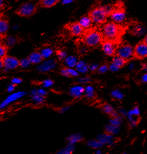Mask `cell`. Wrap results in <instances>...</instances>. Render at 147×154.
<instances>
[{
	"label": "cell",
	"mask_w": 147,
	"mask_h": 154,
	"mask_svg": "<svg viewBox=\"0 0 147 154\" xmlns=\"http://www.w3.org/2000/svg\"><path fill=\"white\" fill-rule=\"evenodd\" d=\"M100 31L102 34L104 40L118 44L125 32V30L120 24L111 21L104 24Z\"/></svg>",
	"instance_id": "obj_1"
},
{
	"label": "cell",
	"mask_w": 147,
	"mask_h": 154,
	"mask_svg": "<svg viewBox=\"0 0 147 154\" xmlns=\"http://www.w3.org/2000/svg\"><path fill=\"white\" fill-rule=\"evenodd\" d=\"M83 40L87 47H95L101 45L104 38L100 30L91 28L85 31L83 35Z\"/></svg>",
	"instance_id": "obj_2"
},
{
	"label": "cell",
	"mask_w": 147,
	"mask_h": 154,
	"mask_svg": "<svg viewBox=\"0 0 147 154\" xmlns=\"http://www.w3.org/2000/svg\"><path fill=\"white\" fill-rule=\"evenodd\" d=\"M93 23L97 25H104L107 23L108 17L102 6H96L92 8L88 12V15Z\"/></svg>",
	"instance_id": "obj_3"
},
{
	"label": "cell",
	"mask_w": 147,
	"mask_h": 154,
	"mask_svg": "<svg viewBox=\"0 0 147 154\" xmlns=\"http://www.w3.org/2000/svg\"><path fill=\"white\" fill-rule=\"evenodd\" d=\"M37 6L31 2L23 3L16 9L15 14L20 17H30L37 12Z\"/></svg>",
	"instance_id": "obj_4"
},
{
	"label": "cell",
	"mask_w": 147,
	"mask_h": 154,
	"mask_svg": "<svg viewBox=\"0 0 147 154\" xmlns=\"http://www.w3.org/2000/svg\"><path fill=\"white\" fill-rule=\"evenodd\" d=\"M116 55L130 62L134 59V47L129 43L120 44L117 46Z\"/></svg>",
	"instance_id": "obj_5"
},
{
	"label": "cell",
	"mask_w": 147,
	"mask_h": 154,
	"mask_svg": "<svg viewBox=\"0 0 147 154\" xmlns=\"http://www.w3.org/2000/svg\"><path fill=\"white\" fill-rule=\"evenodd\" d=\"M147 58V45L141 40L134 47V59L143 60Z\"/></svg>",
	"instance_id": "obj_6"
},
{
	"label": "cell",
	"mask_w": 147,
	"mask_h": 154,
	"mask_svg": "<svg viewBox=\"0 0 147 154\" xmlns=\"http://www.w3.org/2000/svg\"><path fill=\"white\" fill-rule=\"evenodd\" d=\"M110 17L112 21L115 23L117 24L123 23L126 19L125 10L123 7L119 6L117 8H115L114 10Z\"/></svg>",
	"instance_id": "obj_7"
},
{
	"label": "cell",
	"mask_w": 147,
	"mask_h": 154,
	"mask_svg": "<svg viewBox=\"0 0 147 154\" xmlns=\"http://www.w3.org/2000/svg\"><path fill=\"white\" fill-rule=\"evenodd\" d=\"M117 45V44L113 42L104 40L101 44V48L104 53L106 55L114 57L116 55V50L118 46Z\"/></svg>",
	"instance_id": "obj_8"
},
{
	"label": "cell",
	"mask_w": 147,
	"mask_h": 154,
	"mask_svg": "<svg viewBox=\"0 0 147 154\" xmlns=\"http://www.w3.org/2000/svg\"><path fill=\"white\" fill-rule=\"evenodd\" d=\"M1 59H2L3 62L4 68L8 69H15L20 67V60L14 56L7 55Z\"/></svg>",
	"instance_id": "obj_9"
},
{
	"label": "cell",
	"mask_w": 147,
	"mask_h": 154,
	"mask_svg": "<svg viewBox=\"0 0 147 154\" xmlns=\"http://www.w3.org/2000/svg\"><path fill=\"white\" fill-rule=\"evenodd\" d=\"M67 28L70 32V34L75 37H78L83 35L85 30L80 25L78 22L72 23L67 26Z\"/></svg>",
	"instance_id": "obj_10"
},
{
	"label": "cell",
	"mask_w": 147,
	"mask_h": 154,
	"mask_svg": "<svg viewBox=\"0 0 147 154\" xmlns=\"http://www.w3.org/2000/svg\"><path fill=\"white\" fill-rule=\"evenodd\" d=\"M57 66V62L54 59H49L43 62L37 68V70L40 73H46L50 72Z\"/></svg>",
	"instance_id": "obj_11"
},
{
	"label": "cell",
	"mask_w": 147,
	"mask_h": 154,
	"mask_svg": "<svg viewBox=\"0 0 147 154\" xmlns=\"http://www.w3.org/2000/svg\"><path fill=\"white\" fill-rule=\"evenodd\" d=\"M25 94H26V93L24 92H18L14 93L13 94H10L5 100L2 102L0 105L1 109L6 108L9 104L17 100L19 98H21Z\"/></svg>",
	"instance_id": "obj_12"
},
{
	"label": "cell",
	"mask_w": 147,
	"mask_h": 154,
	"mask_svg": "<svg viewBox=\"0 0 147 154\" xmlns=\"http://www.w3.org/2000/svg\"><path fill=\"white\" fill-rule=\"evenodd\" d=\"M96 139L100 142L101 144L104 145L108 146H113L115 144V140L113 135H110L108 133L105 132L101 133L97 136Z\"/></svg>",
	"instance_id": "obj_13"
},
{
	"label": "cell",
	"mask_w": 147,
	"mask_h": 154,
	"mask_svg": "<svg viewBox=\"0 0 147 154\" xmlns=\"http://www.w3.org/2000/svg\"><path fill=\"white\" fill-rule=\"evenodd\" d=\"M85 88L81 85H75L71 87L70 89V94L75 98H78L82 97L85 93Z\"/></svg>",
	"instance_id": "obj_14"
},
{
	"label": "cell",
	"mask_w": 147,
	"mask_h": 154,
	"mask_svg": "<svg viewBox=\"0 0 147 154\" xmlns=\"http://www.w3.org/2000/svg\"><path fill=\"white\" fill-rule=\"evenodd\" d=\"M145 29L141 23H135L133 25L130 29V34L132 36H140L144 33Z\"/></svg>",
	"instance_id": "obj_15"
},
{
	"label": "cell",
	"mask_w": 147,
	"mask_h": 154,
	"mask_svg": "<svg viewBox=\"0 0 147 154\" xmlns=\"http://www.w3.org/2000/svg\"><path fill=\"white\" fill-rule=\"evenodd\" d=\"M78 23L85 30V31L91 29L93 23L91 19L88 15L82 16L79 19Z\"/></svg>",
	"instance_id": "obj_16"
},
{
	"label": "cell",
	"mask_w": 147,
	"mask_h": 154,
	"mask_svg": "<svg viewBox=\"0 0 147 154\" xmlns=\"http://www.w3.org/2000/svg\"><path fill=\"white\" fill-rule=\"evenodd\" d=\"M8 28V21L6 19L1 18L0 20V34L1 38H5L6 37V33Z\"/></svg>",
	"instance_id": "obj_17"
},
{
	"label": "cell",
	"mask_w": 147,
	"mask_h": 154,
	"mask_svg": "<svg viewBox=\"0 0 147 154\" xmlns=\"http://www.w3.org/2000/svg\"><path fill=\"white\" fill-rule=\"evenodd\" d=\"M84 139L83 136L79 133H76L68 136L67 141L69 144L75 145L76 144L82 141Z\"/></svg>",
	"instance_id": "obj_18"
},
{
	"label": "cell",
	"mask_w": 147,
	"mask_h": 154,
	"mask_svg": "<svg viewBox=\"0 0 147 154\" xmlns=\"http://www.w3.org/2000/svg\"><path fill=\"white\" fill-rule=\"evenodd\" d=\"M28 59L31 64H38L40 63L41 64L44 60L40 52H34L31 53L29 55Z\"/></svg>",
	"instance_id": "obj_19"
},
{
	"label": "cell",
	"mask_w": 147,
	"mask_h": 154,
	"mask_svg": "<svg viewBox=\"0 0 147 154\" xmlns=\"http://www.w3.org/2000/svg\"><path fill=\"white\" fill-rule=\"evenodd\" d=\"M58 2L59 0H41L39 1L37 5L43 8H51L54 7Z\"/></svg>",
	"instance_id": "obj_20"
},
{
	"label": "cell",
	"mask_w": 147,
	"mask_h": 154,
	"mask_svg": "<svg viewBox=\"0 0 147 154\" xmlns=\"http://www.w3.org/2000/svg\"><path fill=\"white\" fill-rule=\"evenodd\" d=\"M129 62V61L126 60L119 56L115 55V56L113 57L111 63L114 65H115L119 69H121L124 67Z\"/></svg>",
	"instance_id": "obj_21"
},
{
	"label": "cell",
	"mask_w": 147,
	"mask_h": 154,
	"mask_svg": "<svg viewBox=\"0 0 147 154\" xmlns=\"http://www.w3.org/2000/svg\"><path fill=\"white\" fill-rule=\"evenodd\" d=\"M76 70L79 73L85 74L89 70V65L82 60H79L76 67Z\"/></svg>",
	"instance_id": "obj_22"
},
{
	"label": "cell",
	"mask_w": 147,
	"mask_h": 154,
	"mask_svg": "<svg viewBox=\"0 0 147 154\" xmlns=\"http://www.w3.org/2000/svg\"><path fill=\"white\" fill-rule=\"evenodd\" d=\"M78 62V61L77 60V58L75 56H72V55L67 56V58L64 61L67 67L70 68H76Z\"/></svg>",
	"instance_id": "obj_23"
},
{
	"label": "cell",
	"mask_w": 147,
	"mask_h": 154,
	"mask_svg": "<svg viewBox=\"0 0 147 154\" xmlns=\"http://www.w3.org/2000/svg\"><path fill=\"white\" fill-rule=\"evenodd\" d=\"M75 150V145L68 144L67 145L57 151L55 154H72Z\"/></svg>",
	"instance_id": "obj_24"
},
{
	"label": "cell",
	"mask_w": 147,
	"mask_h": 154,
	"mask_svg": "<svg viewBox=\"0 0 147 154\" xmlns=\"http://www.w3.org/2000/svg\"><path fill=\"white\" fill-rule=\"evenodd\" d=\"M105 130L106 133L114 136L115 135L118 134L120 132V127L115 126L109 123L105 126Z\"/></svg>",
	"instance_id": "obj_25"
},
{
	"label": "cell",
	"mask_w": 147,
	"mask_h": 154,
	"mask_svg": "<svg viewBox=\"0 0 147 154\" xmlns=\"http://www.w3.org/2000/svg\"><path fill=\"white\" fill-rule=\"evenodd\" d=\"M5 39L4 43L3 44L7 46L8 49L14 46L18 41V38L15 36H6Z\"/></svg>",
	"instance_id": "obj_26"
},
{
	"label": "cell",
	"mask_w": 147,
	"mask_h": 154,
	"mask_svg": "<svg viewBox=\"0 0 147 154\" xmlns=\"http://www.w3.org/2000/svg\"><path fill=\"white\" fill-rule=\"evenodd\" d=\"M40 53L44 59H47L49 58L53 54V50L51 47L46 46L40 50Z\"/></svg>",
	"instance_id": "obj_27"
},
{
	"label": "cell",
	"mask_w": 147,
	"mask_h": 154,
	"mask_svg": "<svg viewBox=\"0 0 147 154\" xmlns=\"http://www.w3.org/2000/svg\"><path fill=\"white\" fill-rule=\"evenodd\" d=\"M86 145L91 148L95 150L100 149L103 146L96 139H91L88 140L86 142Z\"/></svg>",
	"instance_id": "obj_28"
},
{
	"label": "cell",
	"mask_w": 147,
	"mask_h": 154,
	"mask_svg": "<svg viewBox=\"0 0 147 154\" xmlns=\"http://www.w3.org/2000/svg\"><path fill=\"white\" fill-rule=\"evenodd\" d=\"M86 97L88 99H92L95 96V89L93 87L88 85L85 88V93Z\"/></svg>",
	"instance_id": "obj_29"
},
{
	"label": "cell",
	"mask_w": 147,
	"mask_h": 154,
	"mask_svg": "<svg viewBox=\"0 0 147 154\" xmlns=\"http://www.w3.org/2000/svg\"><path fill=\"white\" fill-rule=\"evenodd\" d=\"M102 111L106 115L111 116L115 111L113 108V107L108 103H105L102 106Z\"/></svg>",
	"instance_id": "obj_30"
},
{
	"label": "cell",
	"mask_w": 147,
	"mask_h": 154,
	"mask_svg": "<svg viewBox=\"0 0 147 154\" xmlns=\"http://www.w3.org/2000/svg\"><path fill=\"white\" fill-rule=\"evenodd\" d=\"M32 100L33 102L37 104H43L46 101V97L40 96L39 94H37L33 97H32Z\"/></svg>",
	"instance_id": "obj_31"
},
{
	"label": "cell",
	"mask_w": 147,
	"mask_h": 154,
	"mask_svg": "<svg viewBox=\"0 0 147 154\" xmlns=\"http://www.w3.org/2000/svg\"><path fill=\"white\" fill-rule=\"evenodd\" d=\"M8 49V48L5 44H1V45L0 46V58H1V59H2V58H3L7 56Z\"/></svg>",
	"instance_id": "obj_32"
},
{
	"label": "cell",
	"mask_w": 147,
	"mask_h": 154,
	"mask_svg": "<svg viewBox=\"0 0 147 154\" xmlns=\"http://www.w3.org/2000/svg\"><path fill=\"white\" fill-rule=\"evenodd\" d=\"M57 56L59 60L60 61H64V60L67 57V53L62 50H59L57 51Z\"/></svg>",
	"instance_id": "obj_33"
},
{
	"label": "cell",
	"mask_w": 147,
	"mask_h": 154,
	"mask_svg": "<svg viewBox=\"0 0 147 154\" xmlns=\"http://www.w3.org/2000/svg\"><path fill=\"white\" fill-rule=\"evenodd\" d=\"M121 123H122V120L120 117L111 118L109 121L110 124L113 126H117V127H120Z\"/></svg>",
	"instance_id": "obj_34"
},
{
	"label": "cell",
	"mask_w": 147,
	"mask_h": 154,
	"mask_svg": "<svg viewBox=\"0 0 147 154\" xmlns=\"http://www.w3.org/2000/svg\"><path fill=\"white\" fill-rule=\"evenodd\" d=\"M30 64H31V63L28 58H25L20 60V67L23 68H26L29 67Z\"/></svg>",
	"instance_id": "obj_35"
},
{
	"label": "cell",
	"mask_w": 147,
	"mask_h": 154,
	"mask_svg": "<svg viewBox=\"0 0 147 154\" xmlns=\"http://www.w3.org/2000/svg\"><path fill=\"white\" fill-rule=\"evenodd\" d=\"M108 69H109V65L107 64H104L99 67L97 72L99 74H105L108 71Z\"/></svg>",
	"instance_id": "obj_36"
},
{
	"label": "cell",
	"mask_w": 147,
	"mask_h": 154,
	"mask_svg": "<svg viewBox=\"0 0 147 154\" xmlns=\"http://www.w3.org/2000/svg\"><path fill=\"white\" fill-rule=\"evenodd\" d=\"M54 85V82L52 79H46L43 82H41V85L43 86V87L46 88H49L52 86H53Z\"/></svg>",
	"instance_id": "obj_37"
},
{
	"label": "cell",
	"mask_w": 147,
	"mask_h": 154,
	"mask_svg": "<svg viewBox=\"0 0 147 154\" xmlns=\"http://www.w3.org/2000/svg\"><path fill=\"white\" fill-rule=\"evenodd\" d=\"M111 96L112 97L118 99V100H120L121 98H123V94H121V93L119 91H114L111 93Z\"/></svg>",
	"instance_id": "obj_38"
},
{
	"label": "cell",
	"mask_w": 147,
	"mask_h": 154,
	"mask_svg": "<svg viewBox=\"0 0 147 154\" xmlns=\"http://www.w3.org/2000/svg\"><path fill=\"white\" fill-rule=\"evenodd\" d=\"M68 71L70 77H77L79 75V73L76 70V69L68 68Z\"/></svg>",
	"instance_id": "obj_39"
},
{
	"label": "cell",
	"mask_w": 147,
	"mask_h": 154,
	"mask_svg": "<svg viewBox=\"0 0 147 154\" xmlns=\"http://www.w3.org/2000/svg\"><path fill=\"white\" fill-rule=\"evenodd\" d=\"M90 81V78L89 77H81L77 79V82L81 84L87 83Z\"/></svg>",
	"instance_id": "obj_40"
},
{
	"label": "cell",
	"mask_w": 147,
	"mask_h": 154,
	"mask_svg": "<svg viewBox=\"0 0 147 154\" xmlns=\"http://www.w3.org/2000/svg\"><path fill=\"white\" fill-rule=\"evenodd\" d=\"M61 74L64 77H70V75H69V73H68V68L67 67H64V68H63L62 69H61Z\"/></svg>",
	"instance_id": "obj_41"
},
{
	"label": "cell",
	"mask_w": 147,
	"mask_h": 154,
	"mask_svg": "<svg viewBox=\"0 0 147 154\" xmlns=\"http://www.w3.org/2000/svg\"><path fill=\"white\" fill-rule=\"evenodd\" d=\"M23 80L19 78H14L11 80V83L13 85H17L21 83Z\"/></svg>",
	"instance_id": "obj_42"
},
{
	"label": "cell",
	"mask_w": 147,
	"mask_h": 154,
	"mask_svg": "<svg viewBox=\"0 0 147 154\" xmlns=\"http://www.w3.org/2000/svg\"><path fill=\"white\" fill-rule=\"evenodd\" d=\"M120 69L117 67L115 65H114V64H112V63H111L110 64H109V70L112 72H115L117 71L118 70H119Z\"/></svg>",
	"instance_id": "obj_43"
},
{
	"label": "cell",
	"mask_w": 147,
	"mask_h": 154,
	"mask_svg": "<svg viewBox=\"0 0 147 154\" xmlns=\"http://www.w3.org/2000/svg\"><path fill=\"white\" fill-rule=\"evenodd\" d=\"M16 88V85H13V84H11V85H8V88H7V92L8 93L12 92Z\"/></svg>",
	"instance_id": "obj_44"
},
{
	"label": "cell",
	"mask_w": 147,
	"mask_h": 154,
	"mask_svg": "<svg viewBox=\"0 0 147 154\" xmlns=\"http://www.w3.org/2000/svg\"><path fill=\"white\" fill-rule=\"evenodd\" d=\"M99 65L97 64H91L89 65V70L94 72V71H97L98 68H99Z\"/></svg>",
	"instance_id": "obj_45"
},
{
	"label": "cell",
	"mask_w": 147,
	"mask_h": 154,
	"mask_svg": "<svg viewBox=\"0 0 147 154\" xmlns=\"http://www.w3.org/2000/svg\"><path fill=\"white\" fill-rule=\"evenodd\" d=\"M70 106H65V107H63L62 108H60L59 110V112L61 113H66V112H67L69 109H70Z\"/></svg>",
	"instance_id": "obj_46"
},
{
	"label": "cell",
	"mask_w": 147,
	"mask_h": 154,
	"mask_svg": "<svg viewBox=\"0 0 147 154\" xmlns=\"http://www.w3.org/2000/svg\"><path fill=\"white\" fill-rule=\"evenodd\" d=\"M38 94L40 96L46 97V96L47 94V92L43 89H39L38 90Z\"/></svg>",
	"instance_id": "obj_47"
},
{
	"label": "cell",
	"mask_w": 147,
	"mask_h": 154,
	"mask_svg": "<svg viewBox=\"0 0 147 154\" xmlns=\"http://www.w3.org/2000/svg\"><path fill=\"white\" fill-rule=\"evenodd\" d=\"M30 94V96L31 97H33V96L38 94V90L36 89H33L31 90Z\"/></svg>",
	"instance_id": "obj_48"
},
{
	"label": "cell",
	"mask_w": 147,
	"mask_h": 154,
	"mask_svg": "<svg viewBox=\"0 0 147 154\" xmlns=\"http://www.w3.org/2000/svg\"><path fill=\"white\" fill-rule=\"evenodd\" d=\"M73 1L72 0H63L62 1V3L63 5H68L70 3L73 2Z\"/></svg>",
	"instance_id": "obj_49"
},
{
	"label": "cell",
	"mask_w": 147,
	"mask_h": 154,
	"mask_svg": "<svg viewBox=\"0 0 147 154\" xmlns=\"http://www.w3.org/2000/svg\"><path fill=\"white\" fill-rule=\"evenodd\" d=\"M141 80L144 82V83H147V73L146 74H145L141 78Z\"/></svg>",
	"instance_id": "obj_50"
},
{
	"label": "cell",
	"mask_w": 147,
	"mask_h": 154,
	"mask_svg": "<svg viewBox=\"0 0 147 154\" xmlns=\"http://www.w3.org/2000/svg\"><path fill=\"white\" fill-rule=\"evenodd\" d=\"M95 153L96 154H102V151L100 149H98V150H96Z\"/></svg>",
	"instance_id": "obj_51"
},
{
	"label": "cell",
	"mask_w": 147,
	"mask_h": 154,
	"mask_svg": "<svg viewBox=\"0 0 147 154\" xmlns=\"http://www.w3.org/2000/svg\"><path fill=\"white\" fill-rule=\"evenodd\" d=\"M143 41L147 45V34L146 35L145 38L143 39Z\"/></svg>",
	"instance_id": "obj_52"
},
{
	"label": "cell",
	"mask_w": 147,
	"mask_h": 154,
	"mask_svg": "<svg viewBox=\"0 0 147 154\" xmlns=\"http://www.w3.org/2000/svg\"><path fill=\"white\" fill-rule=\"evenodd\" d=\"M122 154H128L127 153H123Z\"/></svg>",
	"instance_id": "obj_53"
},
{
	"label": "cell",
	"mask_w": 147,
	"mask_h": 154,
	"mask_svg": "<svg viewBox=\"0 0 147 154\" xmlns=\"http://www.w3.org/2000/svg\"><path fill=\"white\" fill-rule=\"evenodd\" d=\"M146 71H147V69H146Z\"/></svg>",
	"instance_id": "obj_54"
},
{
	"label": "cell",
	"mask_w": 147,
	"mask_h": 154,
	"mask_svg": "<svg viewBox=\"0 0 147 154\" xmlns=\"http://www.w3.org/2000/svg\"><path fill=\"white\" fill-rule=\"evenodd\" d=\"M96 154V153H95V154Z\"/></svg>",
	"instance_id": "obj_55"
}]
</instances>
